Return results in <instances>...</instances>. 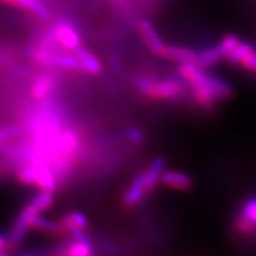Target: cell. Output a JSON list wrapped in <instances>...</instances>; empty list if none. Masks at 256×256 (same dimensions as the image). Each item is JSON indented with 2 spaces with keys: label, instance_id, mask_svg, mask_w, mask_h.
<instances>
[{
  "label": "cell",
  "instance_id": "6da1fadb",
  "mask_svg": "<svg viewBox=\"0 0 256 256\" xmlns=\"http://www.w3.org/2000/svg\"><path fill=\"white\" fill-rule=\"evenodd\" d=\"M178 72L191 87L197 104L208 110L212 108L216 101L226 100L232 95V88L228 83L208 75L197 63H180Z\"/></svg>",
  "mask_w": 256,
  "mask_h": 256
},
{
  "label": "cell",
  "instance_id": "7a4b0ae2",
  "mask_svg": "<svg viewBox=\"0 0 256 256\" xmlns=\"http://www.w3.org/2000/svg\"><path fill=\"white\" fill-rule=\"evenodd\" d=\"M133 87L140 94L156 100H174L184 94L185 86L179 78L156 80L148 76H138L133 80Z\"/></svg>",
  "mask_w": 256,
  "mask_h": 256
},
{
  "label": "cell",
  "instance_id": "3957f363",
  "mask_svg": "<svg viewBox=\"0 0 256 256\" xmlns=\"http://www.w3.org/2000/svg\"><path fill=\"white\" fill-rule=\"evenodd\" d=\"M50 28L54 32L57 43L64 51L74 52L78 48L83 46V40L78 24L75 19L63 14L50 22Z\"/></svg>",
  "mask_w": 256,
  "mask_h": 256
},
{
  "label": "cell",
  "instance_id": "277c9868",
  "mask_svg": "<svg viewBox=\"0 0 256 256\" xmlns=\"http://www.w3.org/2000/svg\"><path fill=\"white\" fill-rule=\"evenodd\" d=\"M42 214L34 208L32 204L28 203L25 206L23 209L19 211V214L16 217V220L12 223L10 232L6 236H8V248L14 249L17 248L22 242L24 241V238H26L28 230L31 229V224L34 218Z\"/></svg>",
  "mask_w": 256,
  "mask_h": 256
},
{
  "label": "cell",
  "instance_id": "5b68a950",
  "mask_svg": "<svg viewBox=\"0 0 256 256\" xmlns=\"http://www.w3.org/2000/svg\"><path fill=\"white\" fill-rule=\"evenodd\" d=\"M58 78L52 72H43L34 76L32 80L28 95L34 102L42 101L50 96L56 95L57 87H58Z\"/></svg>",
  "mask_w": 256,
  "mask_h": 256
},
{
  "label": "cell",
  "instance_id": "8992f818",
  "mask_svg": "<svg viewBox=\"0 0 256 256\" xmlns=\"http://www.w3.org/2000/svg\"><path fill=\"white\" fill-rule=\"evenodd\" d=\"M136 28L147 49L151 51L153 55L162 57L166 44L162 40L158 30H156L152 22H150L148 19H140L138 22Z\"/></svg>",
  "mask_w": 256,
  "mask_h": 256
},
{
  "label": "cell",
  "instance_id": "52a82bcc",
  "mask_svg": "<svg viewBox=\"0 0 256 256\" xmlns=\"http://www.w3.org/2000/svg\"><path fill=\"white\" fill-rule=\"evenodd\" d=\"M8 5L24 10L44 23L54 20V11L42 0H2Z\"/></svg>",
  "mask_w": 256,
  "mask_h": 256
},
{
  "label": "cell",
  "instance_id": "ba28073f",
  "mask_svg": "<svg viewBox=\"0 0 256 256\" xmlns=\"http://www.w3.org/2000/svg\"><path fill=\"white\" fill-rule=\"evenodd\" d=\"M147 194H148V192L146 190L142 172H140V174H138L136 177L132 179V182H130V185H128L127 188L124 192V206L127 208V209H132V208L139 206V204L145 200Z\"/></svg>",
  "mask_w": 256,
  "mask_h": 256
},
{
  "label": "cell",
  "instance_id": "9c48e42d",
  "mask_svg": "<svg viewBox=\"0 0 256 256\" xmlns=\"http://www.w3.org/2000/svg\"><path fill=\"white\" fill-rule=\"evenodd\" d=\"M74 54H75V56L78 57L80 63H81L82 72L92 76L98 75V74L102 72L104 66H102L101 60L98 58L92 51L87 49L86 46H81L74 51Z\"/></svg>",
  "mask_w": 256,
  "mask_h": 256
},
{
  "label": "cell",
  "instance_id": "30bf717a",
  "mask_svg": "<svg viewBox=\"0 0 256 256\" xmlns=\"http://www.w3.org/2000/svg\"><path fill=\"white\" fill-rule=\"evenodd\" d=\"M165 168L166 160L164 156H156L142 172L144 182H145L146 190L148 194L156 190V185L159 184L160 179H162V172L165 171Z\"/></svg>",
  "mask_w": 256,
  "mask_h": 256
},
{
  "label": "cell",
  "instance_id": "8fae6325",
  "mask_svg": "<svg viewBox=\"0 0 256 256\" xmlns=\"http://www.w3.org/2000/svg\"><path fill=\"white\" fill-rule=\"evenodd\" d=\"M160 182L166 186L182 191H186L192 186V179L190 176L184 172L174 171V170H165L162 172Z\"/></svg>",
  "mask_w": 256,
  "mask_h": 256
},
{
  "label": "cell",
  "instance_id": "7c38bea8",
  "mask_svg": "<svg viewBox=\"0 0 256 256\" xmlns=\"http://www.w3.org/2000/svg\"><path fill=\"white\" fill-rule=\"evenodd\" d=\"M164 58L174 60L177 63H197L198 54L190 48L179 46H166L164 54Z\"/></svg>",
  "mask_w": 256,
  "mask_h": 256
},
{
  "label": "cell",
  "instance_id": "4fadbf2b",
  "mask_svg": "<svg viewBox=\"0 0 256 256\" xmlns=\"http://www.w3.org/2000/svg\"><path fill=\"white\" fill-rule=\"evenodd\" d=\"M224 57H226V55H224L222 49H220V44H217L215 46L206 48V49L202 50L198 54L197 64L202 68H209V66H212L218 63Z\"/></svg>",
  "mask_w": 256,
  "mask_h": 256
},
{
  "label": "cell",
  "instance_id": "5bb4252c",
  "mask_svg": "<svg viewBox=\"0 0 256 256\" xmlns=\"http://www.w3.org/2000/svg\"><path fill=\"white\" fill-rule=\"evenodd\" d=\"M25 134V126L22 121L14 124L0 126V146L4 144L18 139Z\"/></svg>",
  "mask_w": 256,
  "mask_h": 256
},
{
  "label": "cell",
  "instance_id": "9a60e30c",
  "mask_svg": "<svg viewBox=\"0 0 256 256\" xmlns=\"http://www.w3.org/2000/svg\"><path fill=\"white\" fill-rule=\"evenodd\" d=\"M31 228L40 230V232H49V234L66 232V228H64L62 223L54 222V220H48L42 215H38L34 217V220H32Z\"/></svg>",
  "mask_w": 256,
  "mask_h": 256
},
{
  "label": "cell",
  "instance_id": "2e32d148",
  "mask_svg": "<svg viewBox=\"0 0 256 256\" xmlns=\"http://www.w3.org/2000/svg\"><path fill=\"white\" fill-rule=\"evenodd\" d=\"M54 202H55V194H54V192L43 191V190L37 192V194L30 200V203L36 208L40 214H43L44 211L49 210L50 208L52 206Z\"/></svg>",
  "mask_w": 256,
  "mask_h": 256
},
{
  "label": "cell",
  "instance_id": "e0dca14e",
  "mask_svg": "<svg viewBox=\"0 0 256 256\" xmlns=\"http://www.w3.org/2000/svg\"><path fill=\"white\" fill-rule=\"evenodd\" d=\"M254 46H252L248 42H241L238 46L234 49L232 52H229L226 55V60L232 64H238L241 63L243 60L246 58L248 55H250L252 52H254Z\"/></svg>",
  "mask_w": 256,
  "mask_h": 256
},
{
  "label": "cell",
  "instance_id": "ac0fdd59",
  "mask_svg": "<svg viewBox=\"0 0 256 256\" xmlns=\"http://www.w3.org/2000/svg\"><path fill=\"white\" fill-rule=\"evenodd\" d=\"M124 136L126 138L127 142L134 144V145H142V144L145 142V133H144L139 127L136 126L126 127Z\"/></svg>",
  "mask_w": 256,
  "mask_h": 256
},
{
  "label": "cell",
  "instance_id": "d6986e66",
  "mask_svg": "<svg viewBox=\"0 0 256 256\" xmlns=\"http://www.w3.org/2000/svg\"><path fill=\"white\" fill-rule=\"evenodd\" d=\"M235 228L242 235H252V234L256 232L255 224L248 220L246 217L240 215V214H238L235 218Z\"/></svg>",
  "mask_w": 256,
  "mask_h": 256
},
{
  "label": "cell",
  "instance_id": "ffe728a7",
  "mask_svg": "<svg viewBox=\"0 0 256 256\" xmlns=\"http://www.w3.org/2000/svg\"><path fill=\"white\" fill-rule=\"evenodd\" d=\"M238 214L256 226V197L246 200V203L240 209Z\"/></svg>",
  "mask_w": 256,
  "mask_h": 256
},
{
  "label": "cell",
  "instance_id": "44dd1931",
  "mask_svg": "<svg viewBox=\"0 0 256 256\" xmlns=\"http://www.w3.org/2000/svg\"><path fill=\"white\" fill-rule=\"evenodd\" d=\"M66 220H69L70 223L74 224V226H78L81 229H87L89 226V218L84 214L81 212V211H72L68 215L64 216Z\"/></svg>",
  "mask_w": 256,
  "mask_h": 256
},
{
  "label": "cell",
  "instance_id": "7402d4cb",
  "mask_svg": "<svg viewBox=\"0 0 256 256\" xmlns=\"http://www.w3.org/2000/svg\"><path fill=\"white\" fill-rule=\"evenodd\" d=\"M240 43H241V40H240L236 34H226V36H224L223 40L220 42V46L224 52V55L226 57V55H228L229 52H232V51L235 49Z\"/></svg>",
  "mask_w": 256,
  "mask_h": 256
},
{
  "label": "cell",
  "instance_id": "603a6c76",
  "mask_svg": "<svg viewBox=\"0 0 256 256\" xmlns=\"http://www.w3.org/2000/svg\"><path fill=\"white\" fill-rule=\"evenodd\" d=\"M241 66H243L244 69L249 70V72H256V52H252L250 55H248L246 57L244 60H242Z\"/></svg>",
  "mask_w": 256,
  "mask_h": 256
},
{
  "label": "cell",
  "instance_id": "cb8c5ba5",
  "mask_svg": "<svg viewBox=\"0 0 256 256\" xmlns=\"http://www.w3.org/2000/svg\"><path fill=\"white\" fill-rule=\"evenodd\" d=\"M14 54L12 51H10L8 49H2L0 48V64H6L8 62H11V60L14 58Z\"/></svg>",
  "mask_w": 256,
  "mask_h": 256
},
{
  "label": "cell",
  "instance_id": "d4e9b609",
  "mask_svg": "<svg viewBox=\"0 0 256 256\" xmlns=\"http://www.w3.org/2000/svg\"><path fill=\"white\" fill-rule=\"evenodd\" d=\"M6 248H8V236L4 235V234H0V252L6 250Z\"/></svg>",
  "mask_w": 256,
  "mask_h": 256
},
{
  "label": "cell",
  "instance_id": "484cf974",
  "mask_svg": "<svg viewBox=\"0 0 256 256\" xmlns=\"http://www.w3.org/2000/svg\"><path fill=\"white\" fill-rule=\"evenodd\" d=\"M0 256H8V252H6V250H2L0 252Z\"/></svg>",
  "mask_w": 256,
  "mask_h": 256
},
{
  "label": "cell",
  "instance_id": "4316f807",
  "mask_svg": "<svg viewBox=\"0 0 256 256\" xmlns=\"http://www.w3.org/2000/svg\"><path fill=\"white\" fill-rule=\"evenodd\" d=\"M112 2H119V0H110Z\"/></svg>",
  "mask_w": 256,
  "mask_h": 256
},
{
  "label": "cell",
  "instance_id": "83f0119b",
  "mask_svg": "<svg viewBox=\"0 0 256 256\" xmlns=\"http://www.w3.org/2000/svg\"><path fill=\"white\" fill-rule=\"evenodd\" d=\"M136 2H145V0H136Z\"/></svg>",
  "mask_w": 256,
  "mask_h": 256
},
{
  "label": "cell",
  "instance_id": "f1b7e54d",
  "mask_svg": "<svg viewBox=\"0 0 256 256\" xmlns=\"http://www.w3.org/2000/svg\"><path fill=\"white\" fill-rule=\"evenodd\" d=\"M23 256H32V255H28V254H26V255H23Z\"/></svg>",
  "mask_w": 256,
  "mask_h": 256
}]
</instances>
